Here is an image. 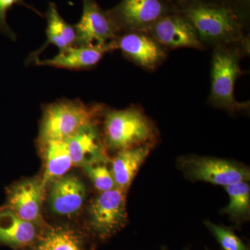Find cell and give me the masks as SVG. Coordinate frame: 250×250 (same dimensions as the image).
Masks as SVG:
<instances>
[{
  "label": "cell",
  "instance_id": "cell-19",
  "mask_svg": "<svg viewBox=\"0 0 250 250\" xmlns=\"http://www.w3.org/2000/svg\"><path fill=\"white\" fill-rule=\"evenodd\" d=\"M34 250H84L82 240L75 231L57 227L50 229L38 242Z\"/></svg>",
  "mask_w": 250,
  "mask_h": 250
},
{
  "label": "cell",
  "instance_id": "cell-16",
  "mask_svg": "<svg viewBox=\"0 0 250 250\" xmlns=\"http://www.w3.org/2000/svg\"><path fill=\"white\" fill-rule=\"evenodd\" d=\"M36 236L34 224L22 220L9 208L0 210V245L25 248L34 243Z\"/></svg>",
  "mask_w": 250,
  "mask_h": 250
},
{
  "label": "cell",
  "instance_id": "cell-1",
  "mask_svg": "<svg viewBox=\"0 0 250 250\" xmlns=\"http://www.w3.org/2000/svg\"><path fill=\"white\" fill-rule=\"evenodd\" d=\"M184 15L204 46L229 45L243 39L238 16L225 6L194 2L186 8Z\"/></svg>",
  "mask_w": 250,
  "mask_h": 250
},
{
  "label": "cell",
  "instance_id": "cell-20",
  "mask_svg": "<svg viewBox=\"0 0 250 250\" xmlns=\"http://www.w3.org/2000/svg\"><path fill=\"white\" fill-rule=\"evenodd\" d=\"M229 197V203L224 208L226 213L236 221L248 218L250 208V188L247 182H241L225 187Z\"/></svg>",
  "mask_w": 250,
  "mask_h": 250
},
{
  "label": "cell",
  "instance_id": "cell-11",
  "mask_svg": "<svg viewBox=\"0 0 250 250\" xmlns=\"http://www.w3.org/2000/svg\"><path fill=\"white\" fill-rule=\"evenodd\" d=\"M46 187L42 179H24L10 188L8 205L10 210L25 221L39 223Z\"/></svg>",
  "mask_w": 250,
  "mask_h": 250
},
{
  "label": "cell",
  "instance_id": "cell-14",
  "mask_svg": "<svg viewBox=\"0 0 250 250\" xmlns=\"http://www.w3.org/2000/svg\"><path fill=\"white\" fill-rule=\"evenodd\" d=\"M73 166L107 161L98 128L94 123L65 140Z\"/></svg>",
  "mask_w": 250,
  "mask_h": 250
},
{
  "label": "cell",
  "instance_id": "cell-15",
  "mask_svg": "<svg viewBox=\"0 0 250 250\" xmlns=\"http://www.w3.org/2000/svg\"><path fill=\"white\" fill-rule=\"evenodd\" d=\"M152 147V143H147L118 151L112 162L111 170L117 188L126 192Z\"/></svg>",
  "mask_w": 250,
  "mask_h": 250
},
{
  "label": "cell",
  "instance_id": "cell-23",
  "mask_svg": "<svg viewBox=\"0 0 250 250\" xmlns=\"http://www.w3.org/2000/svg\"><path fill=\"white\" fill-rule=\"evenodd\" d=\"M16 4H22L28 8L30 7L25 4L24 0H0V29L9 36L10 39L14 40L16 39V36L6 22V14L9 10Z\"/></svg>",
  "mask_w": 250,
  "mask_h": 250
},
{
  "label": "cell",
  "instance_id": "cell-13",
  "mask_svg": "<svg viewBox=\"0 0 250 250\" xmlns=\"http://www.w3.org/2000/svg\"><path fill=\"white\" fill-rule=\"evenodd\" d=\"M85 188L73 175H64L52 182L49 202L52 211L60 215H71L80 210L84 202Z\"/></svg>",
  "mask_w": 250,
  "mask_h": 250
},
{
  "label": "cell",
  "instance_id": "cell-3",
  "mask_svg": "<svg viewBox=\"0 0 250 250\" xmlns=\"http://www.w3.org/2000/svg\"><path fill=\"white\" fill-rule=\"evenodd\" d=\"M241 53L229 45L214 47L211 64V86L209 102L213 106L230 112L246 109L247 103H239L234 97V85L241 75Z\"/></svg>",
  "mask_w": 250,
  "mask_h": 250
},
{
  "label": "cell",
  "instance_id": "cell-8",
  "mask_svg": "<svg viewBox=\"0 0 250 250\" xmlns=\"http://www.w3.org/2000/svg\"><path fill=\"white\" fill-rule=\"evenodd\" d=\"M82 17L75 24L76 45L107 43L121 34L108 11L100 7L95 0H82Z\"/></svg>",
  "mask_w": 250,
  "mask_h": 250
},
{
  "label": "cell",
  "instance_id": "cell-24",
  "mask_svg": "<svg viewBox=\"0 0 250 250\" xmlns=\"http://www.w3.org/2000/svg\"><path fill=\"white\" fill-rule=\"evenodd\" d=\"M243 1H249V0H243Z\"/></svg>",
  "mask_w": 250,
  "mask_h": 250
},
{
  "label": "cell",
  "instance_id": "cell-6",
  "mask_svg": "<svg viewBox=\"0 0 250 250\" xmlns=\"http://www.w3.org/2000/svg\"><path fill=\"white\" fill-rule=\"evenodd\" d=\"M89 213L90 227L100 238L114 234L126 221L125 192L116 187L101 192L90 205Z\"/></svg>",
  "mask_w": 250,
  "mask_h": 250
},
{
  "label": "cell",
  "instance_id": "cell-10",
  "mask_svg": "<svg viewBox=\"0 0 250 250\" xmlns=\"http://www.w3.org/2000/svg\"><path fill=\"white\" fill-rule=\"evenodd\" d=\"M113 42L115 49H120L126 58L147 70H155L167 55L165 47L141 31L120 34Z\"/></svg>",
  "mask_w": 250,
  "mask_h": 250
},
{
  "label": "cell",
  "instance_id": "cell-7",
  "mask_svg": "<svg viewBox=\"0 0 250 250\" xmlns=\"http://www.w3.org/2000/svg\"><path fill=\"white\" fill-rule=\"evenodd\" d=\"M120 32H143L163 16L170 14L164 0H122L108 11Z\"/></svg>",
  "mask_w": 250,
  "mask_h": 250
},
{
  "label": "cell",
  "instance_id": "cell-21",
  "mask_svg": "<svg viewBox=\"0 0 250 250\" xmlns=\"http://www.w3.org/2000/svg\"><path fill=\"white\" fill-rule=\"evenodd\" d=\"M106 163L107 161L90 163L82 167L91 179L95 187L101 192L116 188L113 174L108 170Z\"/></svg>",
  "mask_w": 250,
  "mask_h": 250
},
{
  "label": "cell",
  "instance_id": "cell-22",
  "mask_svg": "<svg viewBox=\"0 0 250 250\" xmlns=\"http://www.w3.org/2000/svg\"><path fill=\"white\" fill-rule=\"evenodd\" d=\"M205 225L224 250H249L246 245L230 229L206 221Z\"/></svg>",
  "mask_w": 250,
  "mask_h": 250
},
{
  "label": "cell",
  "instance_id": "cell-5",
  "mask_svg": "<svg viewBox=\"0 0 250 250\" xmlns=\"http://www.w3.org/2000/svg\"><path fill=\"white\" fill-rule=\"evenodd\" d=\"M180 167L190 180L223 187L250 179V170L246 166L216 158L187 156L180 161Z\"/></svg>",
  "mask_w": 250,
  "mask_h": 250
},
{
  "label": "cell",
  "instance_id": "cell-12",
  "mask_svg": "<svg viewBox=\"0 0 250 250\" xmlns=\"http://www.w3.org/2000/svg\"><path fill=\"white\" fill-rule=\"evenodd\" d=\"M114 49L113 41L103 45H75L61 50L53 58L35 61L42 66L82 70L95 66L106 52Z\"/></svg>",
  "mask_w": 250,
  "mask_h": 250
},
{
  "label": "cell",
  "instance_id": "cell-2",
  "mask_svg": "<svg viewBox=\"0 0 250 250\" xmlns=\"http://www.w3.org/2000/svg\"><path fill=\"white\" fill-rule=\"evenodd\" d=\"M104 134L106 146L117 151L151 143L155 136L152 122L136 107L108 112Z\"/></svg>",
  "mask_w": 250,
  "mask_h": 250
},
{
  "label": "cell",
  "instance_id": "cell-4",
  "mask_svg": "<svg viewBox=\"0 0 250 250\" xmlns=\"http://www.w3.org/2000/svg\"><path fill=\"white\" fill-rule=\"evenodd\" d=\"M93 111L78 102L52 104L44 112L40 126L41 143L65 141L93 123Z\"/></svg>",
  "mask_w": 250,
  "mask_h": 250
},
{
  "label": "cell",
  "instance_id": "cell-17",
  "mask_svg": "<svg viewBox=\"0 0 250 250\" xmlns=\"http://www.w3.org/2000/svg\"><path fill=\"white\" fill-rule=\"evenodd\" d=\"M42 145L45 156V172L42 182L46 187L49 182L63 177L73 164L65 141H47Z\"/></svg>",
  "mask_w": 250,
  "mask_h": 250
},
{
  "label": "cell",
  "instance_id": "cell-9",
  "mask_svg": "<svg viewBox=\"0 0 250 250\" xmlns=\"http://www.w3.org/2000/svg\"><path fill=\"white\" fill-rule=\"evenodd\" d=\"M143 32L165 48H205L195 28L184 15L167 14Z\"/></svg>",
  "mask_w": 250,
  "mask_h": 250
},
{
  "label": "cell",
  "instance_id": "cell-25",
  "mask_svg": "<svg viewBox=\"0 0 250 250\" xmlns=\"http://www.w3.org/2000/svg\"></svg>",
  "mask_w": 250,
  "mask_h": 250
},
{
  "label": "cell",
  "instance_id": "cell-18",
  "mask_svg": "<svg viewBox=\"0 0 250 250\" xmlns=\"http://www.w3.org/2000/svg\"><path fill=\"white\" fill-rule=\"evenodd\" d=\"M46 19L47 41L45 45L39 51V53L49 44L57 46L60 51L76 45L77 34L75 27L68 24L62 17L57 5L54 3H49L46 13Z\"/></svg>",
  "mask_w": 250,
  "mask_h": 250
}]
</instances>
